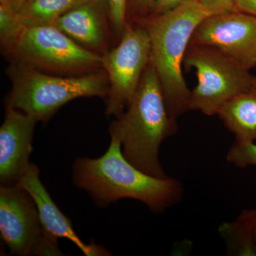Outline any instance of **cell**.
Listing matches in <instances>:
<instances>
[{
	"label": "cell",
	"instance_id": "obj_1",
	"mask_svg": "<svg viewBox=\"0 0 256 256\" xmlns=\"http://www.w3.org/2000/svg\"><path fill=\"white\" fill-rule=\"evenodd\" d=\"M74 180L78 188L88 192L102 206L121 198H132L160 213L178 203L183 194L180 180L154 178L129 162L122 154L120 141L114 137L100 158L76 160Z\"/></svg>",
	"mask_w": 256,
	"mask_h": 256
},
{
	"label": "cell",
	"instance_id": "obj_2",
	"mask_svg": "<svg viewBox=\"0 0 256 256\" xmlns=\"http://www.w3.org/2000/svg\"><path fill=\"white\" fill-rule=\"evenodd\" d=\"M178 130L170 116L162 88L149 62L136 94L124 114L109 128L121 142L122 154L138 169L154 178H168L159 160L162 143Z\"/></svg>",
	"mask_w": 256,
	"mask_h": 256
},
{
	"label": "cell",
	"instance_id": "obj_3",
	"mask_svg": "<svg viewBox=\"0 0 256 256\" xmlns=\"http://www.w3.org/2000/svg\"><path fill=\"white\" fill-rule=\"evenodd\" d=\"M214 13L196 0H186L174 9L140 18L150 41V62L159 78L166 108L176 120L190 110V96L182 73L184 58L198 25Z\"/></svg>",
	"mask_w": 256,
	"mask_h": 256
},
{
	"label": "cell",
	"instance_id": "obj_4",
	"mask_svg": "<svg viewBox=\"0 0 256 256\" xmlns=\"http://www.w3.org/2000/svg\"><path fill=\"white\" fill-rule=\"evenodd\" d=\"M12 89L8 106L46 122L69 101L82 97H105L109 80L105 72L75 77L54 76L14 62L8 69Z\"/></svg>",
	"mask_w": 256,
	"mask_h": 256
},
{
	"label": "cell",
	"instance_id": "obj_5",
	"mask_svg": "<svg viewBox=\"0 0 256 256\" xmlns=\"http://www.w3.org/2000/svg\"><path fill=\"white\" fill-rule=\"evenodd\" d=\"M184 68H194L198 84L190 96V110L217 114L226 102L246 92L256 82L244 68L218 50L190 44L184 58Z\"/></svg>",
	"mask_w": 256,
	"mask_h": 256
},
{
	"label": "cell",
	"instance_id": "obj_6",
	"mask_svg": "<svg viewBox=\"0 0 256 256\" xmlns=\"http://www.w3.org/2000/svg\"><path fill=\"white\" fill-rule=\"evenodd\" d=\"M4 52L16 63L60 73L95 70L104 64L102 56L80 46L53 25L24 26Z\"/></svg>",
	"mask_w": 256,
	"mask_h": 256
},
{
	"label": "cell",
	"instance_id": "obj_7",
	"mask_svg": "<svg viewBox=\"0 0 256 256\" xmlns=\"http://www.w3.org/2000/svg\"><path fill=\"white\" fill-rule=\"evenodd\" d=\"M0 233L13 255H62L58 240L44 227L33 198L18 186L0 188Z\"/></svg>",
	"mask_w": 256,
	"mask_h": 256
},
{
	"label": "cell",
	"instance_id": "obj_8",
	"mask_svg": "<svg viewBox=\"0 0 256 256\" xmlns=\"http://www.w3.org/2000/svg\"><path fill=\"white\" fill-rule=\"evenodd\" d=\"M150 48L146 28L128 22L118 45L102 56L109 80L108 116L120 117L130 104L149 64Z\"/></svg>",
	"mask_w": 256,
	"mask_h": 256
},
{
	"label": "cell",
	"instance_id": "obj_9",
	"mask_svg": "<svg viewBox=\"0 0 256 256\" xmlns=\"http://www.w3.org/2000/svg\"><path fill=\"white\" fill-rule=\"evenodd\" d=\"M190 44L212 47L248 70L256 68V16L238 10L210 15Z\"/></svg>",
	"mask_w": 256,
	"mask_h": 256
},
{
	"label": "cell",
	"instance_id": "obj_10",
	"mask_svg": "<svg viewBox=\"0 0 256 256\" xmlns=\"http://www.w3.org/2000/svg\"><path fill=\"white\" fill-rule=\"evenodd\" d=\"M38 122L31 116L6 106L0 128L1 186H16L30 168L32 138Z\"/></svg>",
	"mask_w": 256,
	"mask_h": 256
},
{
	"label": "cell",
	"instance_id": "obj_11",
	"mask_svg": "<svg viewBox=\"0 0 256 256\" xmlns=\"http://www.w3.org/2000/svg\"><path fill=\"white\" fill-rule=\"evenodd\" d=\"M40 172L34 164L30 168L16 186L26 190L36 204L44 227L53 238L72 240L87 256H109L104 248L95 244H84L74 232L70 220L60 212L40 178Z\"/></svg>",
	"mask_w": 256,
	"mask_h": 256
},
{
	"label": "cell",
	"instance_id": "obj_12",
	"mask_svg": "<svg viewBox=\"0 0 256 256\" xmlns=\"http://www.w3.org/2000/svg\"><path fill=\"white\" fill-rule=\"evenodd\" d=\"M102 1L89 0L82 3L60 16L54 26L78 44L100 50L105 44Z\"/></svg>",
	"mask_w": 256,
	"mask_h": 256
},
{
	"label": "cell",
	"instance_id": "obj_13",
	"mask_svg": "<svg viewBox=\"0 0 256 256\" xmlns=\"http://www.w3.org/2000/svg\"><path fill=\"white\" fill-rule=\"evenodd\" d=\"M217 116L236 142H256V82L246 92L226 102Z\"/></svg>",
	"mask_w": 256,
	"mask_h": 256
},
{
	"label": "cell",
	"instance_id": "obj_14",
	"mask_svg": "<svg viewBox=\"0 0 256 256\" xmlns=\"http://www.w3.org/2000/svg\"><path fill=\"white\" fill-rule=\"evenodd\" d=\"M89 0H28L18 15L25 26L54 25L66 13Z\"/></svg>",
	"mask_w": 256,
	"mask_h": 256
},
{
	"label": "cell",
	"instance_id": "obj_15",
	"mask_svg": "<svg viewBox=\"0 0 256 256\" xmlns=\"http://www.w3.org/2000/svg\"><path fill=\"white\" fill-rule=\"evenodd\" d=\"M229 256H256V246L252 236L242 220L225 222L218 228Z\"/></svg>",
	"mask_w": 256,
	"mask_h": 256
},
{
	"label": "cell",
	"instance_id": "obj_16",
	"mask_svg": "<svg viewBox=\"0 0 256 256\" xmlns=\"http://www.w3.org/2000/svg\"><path fill=\"white\" fill-rule=\"evenodd\" d=\"M25 25L9 4L0 2V40L4 52L20 36Z\"/></svg>",
	"mask_w": 256,
	"mask_h": 256
},
{
	"label": "cell",
	"instance_id": "obj_17",
	"mask_svg": "<svg viewBox=\"0 0 256 256\" xmlns=\"http://www.w3.org/2000/svg\"><path fill=\"white\" fill-rule=\"evenodd\" d=\"M228 162L239 168L256 165V144L255 142H239L236 141L227 153Z\"/></svg>",
	"mask_w": 256,
	"mask_h": 256
},
{
	"label": "cell",
	"instance_id": "obj_18",
	"mask_svg": "<svg viewBox=\"0 0 256 256\" xmlns=\"http://www.w3.org/2000/svg\"><path fill=\"white\" fill-rule=\"evenodd\" d=\"M105 2L112 26L122 36L128 23V0H105Z\"/></svg>",
	"mask_w": 256,
	"mask_h": 256
},
{
	"label": "cell",
	"instance_id": "obj_19",
	"mask_svg": "<svg viewBox=\"0 0 256 256\" xmlns=\"http://www.w3.org/2000/svg\"><path fill=\"white\" fill-rule=\"evenodd\" d=\"M154 0H128L127 14L138 20L150 16Z\"/></svg>",
	"mask_w": 256,
	"mask_h": 256
},
{
	"label": "cell",
	"instance_id": "obj_20",
	"mask_svg": "<svg viewBox=\"0 0 256 256\" xmlns=\"http://www.w3.org/2000/svg\"><path fill=\"white\" fill-rule=\"evenodd\" d=\"M214 14L236 10L238 0H196Z\"/></svg>",
	"mask_w": 256,
	"mask_h": 256
},
{
	"label": "cell",
	"instance_id": "obj_21",
	"mask_svg": "<svg viewBox=\"0 0 256 256\" xmlns=\"http://www.w3.org/2000/svg\"><path fill=\"white\" fill-rule=\"evenodd\" d=\"M238 218L248 230L256 246V208L242 210Z\"/></svg>",
	"mask_w": 256,
	"mask_h": 256
},
{
	"label": "cell",
	"instance_id": "obj_22",
	"mask_svg": "<svg viewBox=\"0 0 256 256\" xmlns=\"http://www.w3.org/2000/svg\"><path fill=\"white\" fill-rule=\"evenodd\" d=\"M186 0H154L150 15L163 14L184 2Z\"/></svg>",
	"mask_w": 256,
	"mask_h": 256
},
{
	"label": "cell",
	"instance_id": "obj_23",
	"mask_svg": "<svg viewBox=\"0 0 256 256\" xmlns=\"http://www.w3.org/2000/svg\"><path fill=\"white\" fill-rule=\"evenodd\" d=\"M236 8L256 16V0H238L236 4Z\"/></svg>",
	"mask_w": 256,
	"mask_h": 256
},
{
	"label": "cell",
	"instance_id": "obj_24",
	"mask_svg": "<svg viewBox=\"0 0 256 256\" xmlns=\"http://www.w3.org/2000/svg\"><path fill=\"white\" fill-rule=\"evenodd\" d=\"M28 0H0V2L6 3L9 4L13 10L16 12H18L24 4L28 2Z\"/></svg>",
	"mask_w": 256,
	"mask_h": 256
}]
</instances>
